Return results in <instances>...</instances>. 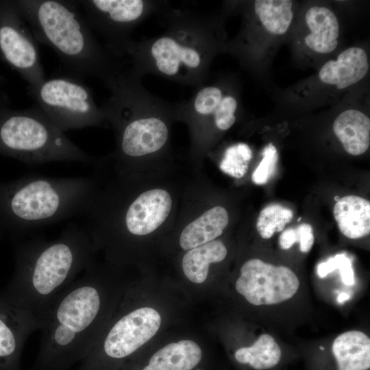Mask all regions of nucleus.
<instances>
[{"label":"nucleus","mask_w":370,"mask_h":370,"mask_svg":"<svg viewBox=\"0 0 370 370\" xmlns=\"http://www.w3.org/2000/svg\"><path fill=\"white\" fill-rule=\"evenodd\" d=\"M95 250L86 229L75 223L55 240L21 242L15 249L13 277L2 292L43 324L57 297L92 263Z\"/></svg>","instance_id":"1"},{"label":"nucleus","mask_w":370,"mask_h":370,"mask_svg":"<svg viewBox=\"0 0 370 370\" xmlns=\"http://www.w3.org/2000/svg\"><path fill=\"white\" fill-rule=\"evenodd\" d=\"M103 279L91 263L57 297L44 319L30 370H70L92 351L105 318Z\"/></svg>","instance_id":"2"},{"label":"nucleus","mask_w":370,"mask_h":370,"mask_svg":"<svg viewBox=\"0 0 370 370\" xmlns=\"http://www.w3.org/2000/svg\"><path fill=\"white\" fill-rule=\"evenodd\" d=\"M95 195L86 177L27 175L0 182V238L13 240L30 232L85 213Z\"/></svg>","instance_id":"3"},{"label":"nucleus","mask_w":370,"mask_h":370,"mask_svg":"<svg viewBox=\"0 0 370 370\" xmlns=\"http://www.w3.org/2000/svg\"><path fill=\"white\" fill-rule=\"evenodd\" d=\"M36 40L50 47L79 75L108 76L109 64L77 1L14 0Z\"/></svg>","instance_id":"4"},{"label":"nucleus","mask_w":370,"mask_h":370,"mask_svg":"<svg viewBox=\"0 0 370 370\" xmlns=\"http://www.w3.org/2000/svg\"><path fill=\"white\" fill-rule=\"evenodd\" d=\"M0 154L28 164L92 158L72 143L36 105L16 110L0 103Z\"/></svg>","instance_id":"5"},{"label":"nucleus","mask_w":370,"mask_h":370,"mask_svg":"<svg viewBox=\"0 0 370 370\" xmlns=\"http://www.w3.org/2000/svg\"><path fill=\"white\" fill-rule=\"evenodd\" d=\"M27 92L45 116L63 132L97 125L103 117L91 90L75 77L45 79Z\"/></svg>","instance_id":"6"},{"label":"nucleus","mask_w":370,"mask_h":370,"mask_svg":"<svg viewBox=\"0 0 370 370\" xmlns=\"http://www.w3.org/2000/svg\"><path fill=\"white\" fill-rule=\"evenodd\" d=\"M0 54L27 82V90L45 79L36 39L13 1L0 0Z\"/></svg>","instance_id":"7"},{"label":"nucleus","mask_w":370,"mask_h":370,"mask_svg":"<svg viewBox=\"0 0 370 370\" xmlns=\"http://www.w3.org/2000/svg\"><path fill=\"white\" fill-rule=\"evenodd\" d=\"M300 285L288 267L258 259L246 261L235 284L236 291L252 305H273L292 298Z\"/></svg>","instance_id":"8"},{"label":"nucleus","mask_w":370,"mask_h":370,"mask_svg":"<svg viewBox=\"0 0 370 370\" xmlns=\"http://www.w3.org/2000/svg\"><path fill=\"white\" fill-rule=\"evenodd\" d=\"M42 328L40 321L0 292V370H21L24 344Z\"/></svg>","instance_id":"9"},{"label":"nucleus","mask_w":370,"mask_h":370,"mask_svg":"<svg viewBox=\"0 0 370 370\" xmlns=\"http://www.w3.org/2000/svg\"><path fill=\"white\" fill-rule=\"evenodd\" d=\"M77 3L88 25L113 40L122 38L126 29L141 17L145 8L141 0H82Z\"/></svg>","instance_id":"10"},{"label":"nucleus","mask_w":370,"mask_h":370,"mask_svg":"<svg viewBox=\"0 0 370 370\" xmlns=\"http://www.w3.org/2000/svg\"><path fill=\"white\" fill-rule=\"evenodd\" d=\"M171 207V195L165 190L156 188L145 191L126 208L125 228L132 235L150 234L164 222Z\"/></svg>","instance_id":"11"},{"label":"nucleus","mask_w":370,"mask_h":370,"mask_svg":"<svg viewBox=\"0 0 370 370\" xmlns=\"http://www.w3.org/2000/svg\"><path fill=\"white\" fill-rule=\"evenodd\" d=\"M168 136L166 125L158 118L124 120L120 134L121 152L128 158L153 153L164 146Z\"/></svg>","instance_id":"12"},{"label":"nucleus","mask_w":370,"mask_h":370,"mask_svg":"<svg viewBox=\"0 0 370 370\" xmlns=\"http://www.w3.org/2000/svg\"><path fill=\"white\" fill-rule=\"evenodd\" d=\"M369 70L367 55L360 47H349L336 60L327 62L319 73L320 79L337 88H345L361 80Z\"/></svg>","instance_id":"13"},{"label":"nucleus","mask_w":370,"mask_h":370,"mask_svg":"<svg viewBox=\"0 0 370 370\" xmlns=\"http://www.w3.org/2000/svg\"><path fill=\"white\" fill-rule=\"evenodd\" d=\"M332 356L335 370H369V337L358 330L344 332L333 341Z\"/></svg>","instance_id":"14"},{"label":"nucleus","mask_w":370,"mask_h":370,"mask_svg":"<svg viewBox=\"0 0 370 370\" xmlns=\"http://www.w3.org/2000/svg\"><path fill=\"white\" fill-rule=\"evenodd\" d=\"M151 53L158 71L171 76L182 68L196 69L201 61L197 50L184 46L169 36L158 38L151 45Z\"/></svg>","instance_id":"15"},{"label":"nucleus","mask_w":370,"mask_h":370,"mask_svg":"<svg viewBox=\"0 0 370 370\" xmlns=\"http://www.w3.org/2000/svg\"><path fill=\"white\" fill-rule=\"evenodd\" d=\"M310 33L305 37L308 48L319 53H328L338 45L339 23L335 14L325 7L313 6L306 14Z\"/></svg>","instance_id":"16"},{"label":"nucleus","mask_w":370,"mask_h":370,"mask_svg":"<svg viewBox=\"0 0 370 370\" xmlns=\"http://www.w3.org/2000/svg\"><path fill=\"white\" fill-rule=\"evenodd\" d=\"M333 214L341 233L352 239L370 232V201L357 195L341 198L334 206Z\"/></svg>","instance_id":"17"},{"label":"nucleus","mask_w":370,"mask_h":370,"mask_svg":"<svg viewBox=\"0 0 370 370\" xmlns=\"http://www.w3.org/2000/svg\"><path fill=\"white\" fill-rule=\"evenodd\" d=\"M333 131L351 155H361L369 147L370 119L359 110L350 109L341 112L334 121Z\"/></svg>","instance_id":"18"},{"label":"nucleus","mask_w":370,"mask_h":370,"mask_svg":"<svg viewBox=\"0 0 370 370\" xmlns=\"http://www.w3.org/2000/svg\"><path fill=\"white\" fill-rule=\"evenodd\" d=\"M229 223L227 210L215 206L187 225L180 236V245L184 250L214 241L223 232Z\"/></svg>","instance_id":"19"},{"label":"nucleus","mask_w":370,"mask_h":370,"mask_svg":"<svg viewBox=\"0 0 370 370\" xmlns=\"http://www.w3.org/2000/svg\"><path fill=\"white\" fill-rule=\"evenodd\" d=\"M234 359L251 370H272L282 362V351L273 336L264 334L251 346L237 349Z\"/></svg>","instance_id":"20"},{"label":"nucleus","mask_w":370,"mask_h":370,"mask_svg":"<svg viewBox=\"0 0 370 370\" xmlns=\"http://www.w3.org/2000/svg\"><path fill=\"white\" fill-rule=\"evenodd\" d=\"M227 250L221 241H212L187 251L182 258V269L186 278L196 284L207 278L209 265L225 259Z\"/></svg>","instance_id":"21"},{"label":"nucleus","mask_w":370,"mask_h":370,"mask_svg":"<svg viewBox=\"0 0 370 370\" xmlns=\"http://www.w3.org/2000/svg\"><path fill=\"white\" fill-rule=\"evenodd\" d=\"M292 5L290 0H257L254 10L267 31L281 35L286 32L292 22Z\"/></svg>","instance_id":"22"},{"label":"nucleus","mask_w":370,"mask_h":370,"mask_svg":"<svg viewBox=\"0 0 370 370\" xmlns=\"http://www.w3.org/2000/svg\"><path fill=\"white\" fill-rule=\"evenodd\" d=\"M293 211L278 204L264 208L257 219L256 229L260 236L269 239L274 233L281 232L293 219Z\"/></svg>","instance_id":"23"},{"label":"nucleus","mask_w":370,"mask_h":370,"mask_svg":"<svg viewBox=\"0 0 370 370\" xmlns=\"http://www.w3.org/2000/svg\"><path fill=\"white\" fill-rule=\"evenodd\" d=\"M252 152L249 147L239 143L228 147L220 164V169L224 173L236 178L245 175L248 169Z\"/></svg>","instance_id":"24"},{"label":"nucleus","mask_w":370,"mask_h":370,"mask_svg":"<svg viewBox=\"0 0 370 370\" xmlns=\"http://www.w3.org/2000/svg\"><path fill=\"white\" fill-rule=\"evenodd\" d=\"M278 160L275 147L269 143L262 151V159L251 175L253 182L257 185L265 184L273 175Z\"/></svg>","instance_id":"25"},{"label":"nucleus","mask_w":370,"mask_h":370,"mask_svg":"<svg viewBox=\"0 0 370 370\" xmlns=\"http://www.w3.org/2000/svg\"><path fill=\"white\" fill-rule=\"evenodd\" d=\"M223 97L221 90L216 86H206L197 94L194 106L201 115L212 114Z\"/></svg>","instance_id":"26"},{"label":"nucleus","mask_w":370,"mask_h":370,"mask_svg":"<svg viewBox=\"0 0 370 370\" xmlns=\"http://www.w3.org/2000/svg\"><path fill=\"white\" fill-rule=\"evenodd\" d=\"M237 102L232 96L223 97L213 114L216 126L221 130L230 129L236 121Z\"/></svg>","instance_id":"27"},{"label":"nucleus","mask_w":370,"mask_h":370,"mask_svg":"<svg viewBox=\"0 0 370 370\" xmlns=\"http://www.w3.org/2000/svg\"><path fill=\"white\" fill-rule=\"evenodd\" d=\"M295 230L300 251L304 253L309 252L314 240L312 227L308 223H302L298 225Z\"/></svg>","instance_id":"28"},{"label":"nucleus","mask_w":370,"mask_h":370,"mask_svg":"<svg viewBox=\"0 0 370 370\" xmlns=\"http://www.w3.org/2000/svg\"><path fill=\"white\" fill-rule=\"evenodd\" d=\"M345 254H336L335 256L329 258L327 261L321 262L317 266V275L319 278H323L328 273L338 269L342 259Z\"/></svg>","instance_id":"29"},{"label":"nucleus","mask_w":370,"mask_h":370,"mask_svg":"<svg viewBox=\"0 0 370 370\" xmlns=\"http://www.w3.org/2000/svg\"><path fill=\"white\" fill-rule=\"evenodd\" d=\"M338 270L342 281L345 284L351 286L355 284L354 273L352 262L345 255L342 259Z\"/></svg>","instance_id":"30"},{"label":"nucleus","mask_w":370,"mask_h":370,"mask_svg":"<svg viewBox=\"0 0 370 370\" xmlns=\"http://www.w3.org/2000/svg\"><path fill=\"white\" fill-rule=\"evenodd\" d=\"M297 242V236L295 228L285 230L279 237V245L282 249H288Z\"/></svg>","instance_id":"31"},{"label":"nucleus","mask_w":370,"mask_h":370,"mask_svg":"<svg viewBox=\"0 0 370 370\" xmlns=\"http://www.w3.org/2000/svg\"><path fill=\"white\" fill-rule=\"evenodd\" d=\"M350 298L349 295L345 293H341L337 297V301L340 304L343 303L345 301L348 300Z\"/></svg>","instance_id":"32"},{"label":"nucleus","mask_w":370,"mask_h":370,"mask_svg":"<svg viewBox=\"0 0 370 370\" xmlns=\"http://www.w3.org/2000/svg\"><path fill=\"white\" fill-rule=\"evenodd\" d=\"M319 349H320V350H324V349H325V347H323V346H320V347H319Z\"/></svg>","instance_id":"33"},{"label":"nucleus","mask_w":370,"mask_h":370,"mask_svg":"<svg viewBox=\"0 0 370 370\" xmlns=\"http://www.w3.org/2000/svg\"><path fill=\"white\" fill-rule=\"evenodd\" d=\"M2 101L0 100V103H1Z\"/></svg>","instance_id":"34"}]
</instances>
